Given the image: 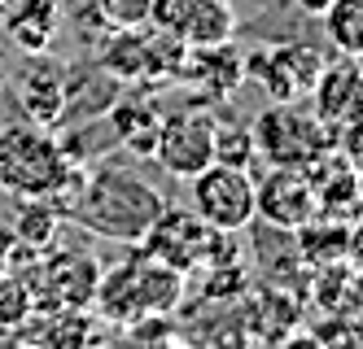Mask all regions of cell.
<instances>
[{"instance_id": "ac0fdd59", "label": "cell", "mask_w": 363, "mask_h": 349, "mask_svg": "<svg viewBox=\"0 0 363 349\" xmlns=\"http://www.w3.org/2000/svg\"><path fill=\"white\" fill-rule=\"evenodd\" d=\"M57 227H62V210L48 201V197H18L13 205V236L22 249H48L57 245Z\"/></svg>"}, {"instance_id": "ba28073f", "label": "cell", "mask_w": 363, "mask_h": 349, "mask_svg": "<svg viewBox=\"0 0 363 349\" xmlns=\"http://www.w3.org/2000/svg\"><path fill=\"white\" fill-rule=\"evenodd\" d=\"M158 166L175 179H193L215 162V118L201 110H175L158 127V144H153Z\"/></svg>"}, {"instance_id": "d4e9b609", "label": "cell", "mask_w": 363, "mask_h": 349, "mask_svg": "<svg viewBox=\"0 0 363 349\" xmlns=\"http://www.w3.org/2000/svg\"><path fill=\"white\" fill-rule=\"evenodd\" d=\"M0 84H5V66H0Z\"/></svg>"}, {"instance_id": "277c9868", "label": "cell", "mask_w": 363, "mask_h": 349, "mask_svg": "<svg viewBox=\"0 0 363 349\" xmlns=\"http://www.w3.org/2000/svg\"><path fill=\"white\" fill-rule=\"evenodd\" d=\"M101 271L106 266L96 262L92 249H62V245L27 253L13 266V275L31 297V310H92Z\"/></svg>"}, {"instance_id": "9a60e30c", "label": "cell", "mask_w": 363, "mask_h": 349, "mask_svg": "<svg viewBox=\"0 0 363 349\" xmlns=\"http://www.w3.org/2000/svg\"><path fill=\"white\" fill-rule=\"evenodd\" d=\"M179 79H193V84L201 88V96H211V101H228L232 92L245 84V57H241L232 44L189 48Z\"/></svg>"}, {"instance_id": "2e32d148", "label": "cell", "mask_w": 363, "mask_h": 349, "mask_svg": "<svg viewBox=\"0 0 363 349\" xmlns=\"http://www.w3.org/2000/svg\"><path fill=\"white\" fill-rule=\"evenodd\" d=\"M18 105H22V114H27L31 127H44V131H53L62 118H66V105H70V88H66V74L57 66H35L22 74V84H18Z\"/></svg>"}, {"instance_id": "5bb4252c", "label": "cell", "mask_w": 363, "mask_h": 349, "mask_svg": "<svg viewBox=\"0 0 363 349\" xmlns=\"http://www.w3.org/2000/svg\"><path fill=\"white\" fill-rule=\"evenodd\" d=\"M0 18H5V31L22 52L44 57L62 26V0H5Z\"/></svg>"}, {"instance_id": "44dd1931", "label": "cell", "mask_w": 363, "mask_h": 349, "mask_svg": "<svg viewBox=\"0 0 363 349\" xmlns=\"http://www.w3.org/2000/svg\"><path fill=\"white\" fill-rule=\"evenodd\" d=\"M96 18L110 26V31H136V26H149L153 0H92Z\"/></svg>"}, {"instance_id": "d6986e66", "label": "cell", "mask_w": 363, "mask_h": 349, "mask_svg": "<svg viewBox=\"0 0 363 349\" xmlns=\"http://www.w3.org/2000/svg\"><path fill=\"white\" fill-rule=\"evenodd\" d=\"M320 18H324V31L337 44V52L363 62V0H328V9Z\"/></svg>"}, {"instance_id": "484cf974", "label": "cell", "mask_w": 363, "mask_h": 349, "mask_svg": "<svg viewBox=\"0 0 363 349\" xmlns=\"http://www.w3.org/2000/svg\"><path fill=\"white\" fill-rule=\"evenodd\" d=\"M0 9H5V0H0Z\"/></svg>"}, {"instance_id": "5b68a950", "label": "cell", "mask_w": 363, "mask_h": 349, "mask_svg": "<svg viewBox=\"0 0 363 349\" xmlns=\"http://www.w3.org/2000/svg\"><path fill=\"white\" fill-rule=\"evenodd\" d=\"M254 149L267 157V166H311L315 157L337 149V136L298 101H272L263 114L254 118Z\"/></svg>"}, {"instance_id": "ffe728a7", "label": "cell", "mask_w": 363, "mask_h": 349, "mask_svg": "<svg viewBox=\"0 0 363 349\" xmlns=\"http://www.w3.org/2000/svg\"><path fill=\"white\" fill-rule=\"evenodd\" d=\"M215 162L219 166H237L250 171L258 162V149H254V131L241 122H215Z\"/></svg>"}, {"instance_id": "9c48e42d", "label": "cell", "mask_w": 363, "mask_h": 349, "mask_svg": "<svg viewBox=\"0 0 363 349\" xmlns=\"http://www.w3.org/2000/svg\"><path fill=\"white\" fill-rule=\"evenodd\" d=\"M211 240H215V227H206L193 210H179V205L167 201L162 214L149 223V231L136 240V245L153 262H162V266H171V271L189 275L193 266L201 262V253L211 249Z\"/></svg>"}, {"instance_id": "30bf717a", "label": "cell", "mask_w": 363, "mask_h": 349, "mask_svg": "<svg viewBox=\"0 0 363 349\" xmlns=\"http://www.w3.org/2000/svg\"><path fill=\"white\" fill-rule=\"evenodd\" d=\"M324 66L328 62H324V52L315 44L289 40V44H276V48H258L245 62V74L263 79L272 101H302V96H311V88H315Z\"/></svg>"}, {"instance_id": "3957f363", "label": "cell", "mask_w": 363, "mask_h": 349, "mask_svg": "<svg viewBox=\"0 0 363 349\" xmlns=\"http://www.w3.org/2000/svg\"><path fill=\"white\" fill-rule=\"evenodd\" d=\"M184 280L171 271V266L153 262L149 253H132L123 258L118 266L101 271L96 280V297H92V310L106 319V324H145V319H167L179 310L184 302Z\"/></svg>"}, {"instance_id": "7c38bea8", "label": "cell", "mask_w": 363, "mask_h": 349, "mask_svg": "<svg viewBox=\"0 0 363 349\" xmlns=\"http://www.w3.org/2000/svg\"><path fill=\"white\" fill-rule=\"evenodd\" d=\"M311 96H315V110L311 114H315L333 136L346 131L354 118H363V62L346 57V62L324 66L315 88H311Z\"/></svg>"}, {"instance_id": "cb8c5ba5", "label": "cell", "mask_w": 363, "mask_h": 349, "mask_svg": "<svg viewBox=\"0 0 363 349\" xmlns=\"http://www.w3.org/2000/svg\"><path fill=\"white\" fill-rule=\"evenodd\" d=\"M18 236H13V227H5V223H0V275H5V271H13V262H18Z\"/></svg>"}, {"instance_id": "8992f818", "label": "cell", "mask_w": 363, "mask_h": 349, "mask_svg": "<svg viewBox=\"0 0 363 349\" xmlns=\"http://www.w3.org/2000/svg\"><path fill=\"white\" fill-rule=\"evenodd\" d=\"M189 183H193V214L206 227L237 236L241 227L254 223V179H250V171L211 162Z\"/></svg>"}, {"instance_id": "8fae6325", "label": "cell", "mask_w": 363, "mask_h": 349, "mask_svg": "<svg viewBox=\"0 0 363 349\" xmlns=\"http://www.w3.org/2000/svg\"><path fill=\"white\" fill-rule=\"evenodd\" d=\"M315 214L320 201L302 166H267L263 179H254V219H267L280 231H298L315 223Z\"/></svg>"}, {"instance_id": "7402d4cb", "label": "cell", "mask_w": 363, "mask_h": 349, "mask_svg": "<svg viewBox=\"0 0 363 349\" xmlns=\"http://www.w3.org/2000/svg\"><path fill=\"white\" fill-rule=\"evenodd\" d=\"M27 314H31L27 288H22V280L13 271H5V275H0V332H18Z\"/></svg>"}, {"instance_id": "7a4b0ae2", "label": "cell", "mask_w": 363, "mask_h": 349, "mask_svg": "<svg viewBox=\"0 0 363 349\" xmlns=\"http://www.w3.org/2000/svg\"><path fill=\"white\" fill-rule=\"evenodd\" d=\"M84 166H74L53 140V131L31 122L0 127V188L13 197H48L57 210L79 193Z\"/></svg>"}, {"instance_id": "4fadbf2b", "label": "cell", "mask_w": 363, "mask_h": 349, "mask_svg": "<svg viewBox=\"0 0 363 349\" xmlns=\"http://www.w3.org/2000/svg\"><path fill=\"white\" fill-rule=\"evenodd\" d=\"M18 336L31 349H92L96 319L88 310H31L22 319Z\"/></svg>"}, {"instance_id": "6da1fadb", "label": "cell", "mask_w": 363, "mask_h": 349, "mask_svg": "<svg viewBox=\"0 0 363 349\" xmlns=\"http://www.w3.org/2000/svg\"><path fill=\"white\" fill-rule=\"evenodd\" d=\"M162 205L167 197L149 179L118 171V166H92L79 179V193L62 210V223H74L79 231L101 236V240L136 245L149 231V223L162 214Z\"/></svg>"}, {"instance_id": "e0dca14e", "label": "cell", "mask_w": 363, "mask_h": 349, "mask_svg": "<svg viewBox=\"0 0 363 349\" xmlns=\"http://www.w3.org/2000/svg\"><path fill=\"white\" fill-rule=\"evenodd\" d=\"M162 110L153 101H118L114 110H110V127H114V136L140 153V157H153V144H158V127H162Z\"/></svg>"}, {"instance_id": "4316f807", "label": "cell", "mask_w": 363, "mask_h": 349, "mask_svg": "<svg viewBox=\"0 0 363 349\" xmlns=\"http://www.w3.org/2000/svg\"><path fill=\"white\" fill-rule=\"evenodd\" d=\"M92 349H96V345H92Z\"/></svg>"}, {"instance_id": "52a82bcc", "label": "cell", "mask_w": 363, "mask_h": 349, "mask_svg": "<svg viewBox=\"0 0 363 349\" xmlns=\"http://www.w3.org/2000/svg\"><path fill=\"white\" fill-rule=\"evenodd\" d=\"M149 26L175 35L184 48H215L237 40V9L228 0H153Z\"/></svg>"}, {"instance_id": "603a6c76", "label": "cell", "mask_w": 363, "mask_h": 349, "mask_svg": "<svg viewBox=\"0 0 363 349\" xmlns=\"http://www.w3.org/2000/svg\"><path fill=\"white\" fill-rule=\"evenodd\" d=\"M337 140H346V157L363 171V118H354L346 131H337Z\"/></svg>"}]
</instances>
